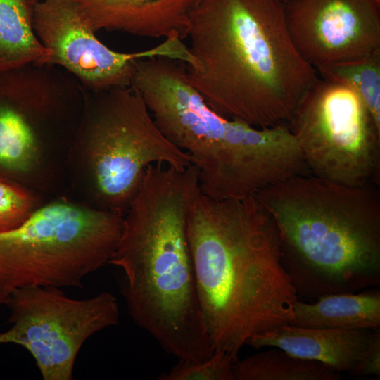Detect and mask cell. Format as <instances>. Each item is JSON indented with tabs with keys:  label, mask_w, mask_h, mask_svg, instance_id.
Instances as JSON below:
<instances>
[{
	"label": "cell",
	"mask_w": 380,
	"mask_h": 380,
	"mask_svg": "<svg viewBox=\"0 0 380 380\" xmlns=\"http://www.w3.org/2000/svg\"><path fill=\"white\" fill-rule=\"evenodd\" d=\"M186 235L215 350L236 360L252 336L289 324L298 296L281 262L276 224L255 195L215 200L199 190Z\"/></svg>",
	"instance_id": "cell-1"
},
{
	"label": "cell",
	"mask_w": 380,
	"mask_h": 380,
	"mask_svg": "<svg viewBox=\"0 0 380 380\" xmlns=\"http://www.w3.org/2000/svg\"><path fill=\"white\" fill-rule=\"evenodd\" d=\"M287 124L314 175L350 186L377 178L380 127L348 87L319 77Z\"/></svg>",
	"instance_id": "cell-9"
},
{
	"label": "cell",
	"mask_w": 380,
	"mask_h": 380,
	"mask_svg": "<svg viewBox=\"0 0 380 380\" xmlns=\"http://www.w3.org/2000/svg\"><path fill=\"white\" fill-rule=\"evenodd\" d=\"M156 163L177 170L191 165L159 130L137 89H85L68 153L66 196L124 217L146 168Z\"/></svg>",
	"instance_id": "cell-5"
},
{
	"label": "cell",
	"mask_w": 380,
	"mask_h": 380,
	"mask_svg": "<svg viewBox=\"0 0 380 380\" xmlns=\"http://www.w3.org/2000/svg\"><path fill=\"white\" fill-rule=\"evenodd\" d=\"M33 25L41 44L51 51V63L74 76L89 91L131 84L135 63L164 57L192 62L189 47L177 38L166 39L151 49L134 53L111 50L95 35L88 17L76 0H39Z\"/></svg>",
	"instance_id": "cell-11"
},
{
	"label": "cell",
	"mask_w": 380,
	"mask_h": 380,
	"mask_svg": "<svg viewBox=\"0 0 380 380\" xmlns=\"http://www.w3.org/2000/svg\"><path fill=\"white\" fill-rule=\"evenodd\" d=\"M175 61L137 60L131 84L141 94L161 133L189 156L198 171L201 191L218 200L234 178L241 123L215 112L188 81L185 67Z\"/></svg>",
	"instance_id": "cell-8"
},
{
	"label": "cell",
	"mask_w": 380,
	"mask_h": 380,
	"mask_svg": "<svg viewBox=\"0 0 380 380\" xmlns=\"http://www.w3.org/2000/svg\"><path fill=\"white\" fill-rule=\"evenodd\" d=\"M234 380H338L340 372L318 361L290 355L272 347L233 366Z\"/></svg>",
	"instance_id": "cell-17"
},
{
	"label": "cell",
	"mask_w": 380,
	"mask_h": 380,
	"mask_svg": "<svg viewBox=\"0 0 380 380\" xmlns=\"http://www.w3.org/2000/svg\"><path fill=\"white\" fill-rule=\"evenodd\" d=\"M255 196L276 224L298 296L317 299L380 284V200L367 185L303 174Z\"/></svg>",
	"instance_id": "cell-4"
},
{
	"label": "cell",
	"mask_w": 380,
	"mask_h": 380,
	"mask_svg": "<svg viewBox=\"0 0 380 380\" xmlns=\"http://www.w3.org/2000/svg\"><path fill=\"white\" fill-rule=\"evenodd\" d=\"M5 305L11 326L0 332V344L27 350L44 380H72L83 344L118 324L120 316L117 298L108 291L75 299L61 288L27 287L15 291Z\"/></svg>",
	"instance_id": "cell-10"
},
{
	"label": "cell",
	"mask_w": 380,
	"mask_h": 380,
	"mask_svg": "<svg viewBox=\"0 0 380 380\" xmlns=\"http://www.w3.org/2000/svg\"><path fill=\"white\" fill-rule=\"evenodd\" d=\"M95 31L105 29L143 37H188L198 0H76Z\"/></svg>",
	"instance_id": "cell-13"
},
{
	"label": "cell",
	"mask_w": 380,
	"mask_h": 380,
	"mask_svg": "<svg viewBox=\"0 0 380 380\" xmlns=\"http://www.w3.org/2000/svg\"><path fill=\"white\" fill-rule=\"evenodd\" d=\"M372 329H319L286 324L252 336L255 348H277L290 355L322 362L352 374Z\"/></svg>",
	"instance_id": "cell-14"
},
{
	"label": "cell",
	"mask_w": 380,
	"mask_h": 380,
	"mask_svg": "<svg viewBox=\"0 0 380 380\" xmlns=\"http://www.w3.org/2000/svg\"><path fill=\"white\" fill-rule=\"evenodd\" d=\"M123 217L62 196L0 232V305L23 288H82L87 276L108 264Z\"/></svg>",
	"instance_id": "cell-6"
},
{
	"label": "cell",
	"mask_w": 380,
	"mask_h": 380,
	"mask_svg": "<svg viewBox=\"0 0 380 380\" xmlns=\"http://www.w3.org/2000/svg\"><path fill=\"white\" fill-rule=\"evenodd\" d=\"M200 190L198 171L149 165L123 217L108 264L123 275L122 294L134 322L179 360H203L215 350L202 316L186 221Z\"/></svg>",
	"instance_id": "cell-3"
},
{
	"label": "cell",
	"mask_w": 380,
	"mask_h": 380,
	"mask_svg": "<svg viewBox=\"0 0 380 380\" xmlns=\"http://www.w3.org/2000/svg\"><path fill=\"white\" fill-rule=\"evenodd\" d=\"M356 376L375 375L380 377V330L372 329L360 353L352 373Z\"/></svg>",
	"instance_id": "cell-21"
},
{
	"label": "cell",
	"mask_w": 380,
	"mask_h": 380,
	"mask_svg": "<svg viewBox=\"0 0 380 380\" xmlns=\"http://www.w3.org/2000/svg\"><path fill=\"white\" fill-rule=\"evenodd\" d=\"M236 360L223 350H215L203 360H179L160 380H234L233 366Z\"/></svg>",
	"instance_id": "cell-20"
},
{
	"label": "cell",
	"mask_w": 380,
	"mask_h": 380,
	"mask_svg": "<svg viewBox=\"0 0 380 380\" xmlns=\"http://www.w3.org/2000/svg\"><path fill=\"white\" fill-rule=\"evenodd\" d=\"M46 201L39 194L0 175V232L20 226Z\"/></svg>",
	"instance_id": "cell-19"
},
{
	"label": "cell",
	"mask_w": 380,
	"mask_h": 380,
	"mask_svg": "<svg viewBox=\"0 0 380 380\" xmlns=\"http://www.w3.org/2000/svg\"><path fill=\"white\" fill-rule=\"evenodd\" d=\"M189 83L217 113L257 127L287 123L319 78L296 49L280 0H198Z\"/></svg>",
	"instance_id": "cell-2"
},
{
	"label": "cell",
	"mask_w": 380,
	"mask_h": 380,
	"mask_svg": "<svg viewBox=\"0 0 380 380\" xmlns=\"http://www.w3.org/2000/svg\"><path fill=\"white\" fill-rule=\"evenodd\" d=\"M64 113L34 68L0 69V175L46 200L66 196L67 158L78 122Z\"/></svg>",
	"instance_id": "cell-7"
},
{
	"label": "cell",
	"mask_w": 380,
	"mask_h": 380,
	"mask_svg": "<svg viewBox=\"0 0 380 380\" xmlns=\"http://www.w3.org/2000/svg\"><path fill=\"white\" fill-rule=\"evenodd\" d=\"M289 324L319 329H376L380 327V292L340 293L314 303L297 300Z\"/></svg>",
	"instance_id": "cell-15"
},
{
	"label": "cell",
	"mask_w": 380,
	"mask_h": 380,
	"mask_svg": "<svg viewBox=\"0 0 380 380\" xmlns=\"http://www.w3.org/2000/svg\"><path fill=\"white\" fill-rule=\"evenodd\" d=\"M280 1L284 4V2H286L288 0H280Z\"/></svg>",
	"instance_id": "cell-22"
},
{
	"label": "cell",
	"mask_w": 380,
	"mask_h": 380,
	"mask_svg": "<svg viewBox=\"0 0 380 380\" xmlns=\"http://www.w3.org/2000/svg\"><path fill=\"white\" fill-rule=\"evenodd\" d=\"M283 5L291 39L315 69L380 51V0H288Z\"/></svg>",
	"instance_id": "cell-12"
},
{
	"label": "cell",
	"mask_w": 380,
	"mask_h": 380,
	"mask_svg": "<svg viewBox=\"0 0 380 380\" xmlns=\"http://www.w3.org/2000/svg\"><path fill=\"white\" fill-rule=\"evenodd\" d=\"M34 0H0V69L27 63H49L51 51L33 25Z\"/></svg>",
	"instance_id": "cell-16"
},
{
	"label": "cell",
	"mask_w": 380,
	"mask_h": 380,
	"mask_svg": "<svg viewBox=\"0 0 380 380\" xmlns=\"http://www.w3.org/2000/svg\"><path fill=\"white\" fill-rule=\"evenodd\" d=\"M319 77L352 89L380 127V51L367 57L315 68Z\"/></svg>",
	"instance_id": "cell-18"
},
{
	"label": "cell",
	"mask_w": 380,
	"mask_h": 380,
	"mask_svg": "<svg viewBox=\"0 0 380 380\" xmlns=\"http://www.w3.org/2000/svg\"><path fill=\"white\" fill-rule=\"evenodd\" d=\"M34 1H39V0H34Z\"/></svg>",
	"instance_id": "cell-23"
}]
</instances>
